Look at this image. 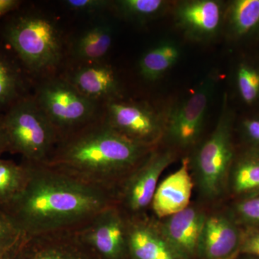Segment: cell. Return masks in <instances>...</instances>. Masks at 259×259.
<instances>
[{
  "label": "cell",
  "mask_w": 259,
  "mask_h": 259,
  "mask_svg": "<svg viewBox=\"0 0 259 259\" xmlns=\"http://www.w3.org/2000/svg\"><path fill=\"white\" fill-rule=\"evenodd\" d=\"M26 163L29 178L25 189L1 210L25 236L77 231L115 204L113 191L84 183L45 164Z\"/></svg>",
  "instance_id": "6da1fadb"
},
{
  "label": "cell",
  "mask_w": 259,
  "mask_h": 259,
  "mask_svg": "<svg viewBox=\"0 0 259 259\" xmlns=\"http://www.w3.org/2000/svg\"><path fill=\"white\" fill-rule=\"evenodd\" d=\"M153 148L131 141L96 120L59 140L44 164L114 192Z\"/></svg>",
  "instance_id": "7a4b0ae2"
},
{
  "label": "cell",
  "mask_w": 259,
  "mask_h": 259,
  "mask_svg": "<svg viewBox=\"0 0 259 259\" xmlns=\"http://www.w3.org/2000/svg\"><path fill=\"white\" fill-rule=\"evenodd\" d=\"M231 116L223 100L222 111L214 131L188 156L190 169L199 202L214 207L227 195V182L233 160Z\"/></svg>",
  "instance_id": "3957f363"
},
{
  "label": "cell",
  "mask_w": 259,
  "mask_h": 259,
  "mask_svg": "<svg viewBox=\"0 0 259 259\" xmlns=\"http://www.w3.org/2000/svg\"><path fill=\"white\" fill-rule=\"evenodd\" d=\"M3 36L24 69L40 74L55 69L62 57V40L55 22L44 15L18 13L3 29Z\"/></svg>",
  "instance_id": "277c9868"
},
{
  "label": "cell",
  "mask_w": 259,
  "mask_h": 259,
  "mask_svg": "<svg viewBox=\"0 0 259 259\" xmlns=\"http://www.w3.org/2000/svg\"><path fill=\"white\" fill-rule=\"evenodd\" d=\"M8 152L19 154L23 161L44 164L59 141L57 131L35 98L25 96L3 115Z\"/></svg>",
  "instance_id": "5b68a950"
},
{
  "label": "cell",
  "mask_w": 259,
  "mask_h": 259,
  "mask_svg": "<svg viewBox=\"0 0 259 259\" xmlns=\"http://www.w3.org/2000/svg\"><path fill=\"white\" fill-rule=\"evenodd\" d=\"M35 99L55 127L59 140L96 120V101L66 80H48L37 90Z\"/></svg>",
  "instance_id": "8992f818"
},
{
  "label": "cell",
  "mask_w": 259,
  "mask_h": 259,
  "mask_svg": "<svg viewBox=\"0 0 259 259\" xmlns=\"http://www.w3.org/2000/svg\"><path fill=\"white\" fill-rule=\"evenodd\" d=\"M176 159L177 151L172 148H153L116 187L115 205L128 218L148 214L162 173Z\"/></svg>",
  "instance_id": "52a82bcc"
},
{
  "label": "cell",
  "mask_w": 259,
  "mask_h": 259,
  "mask_svg": "<svg viewBox=\"0 0 259 259\" xmlns=\"http://www.w3.org/2000/svg\"><path fill=\"white\" fill-rule=\"evenodd\" d=\"M215 86V77L205 78L171 112L165 124L163 135L169 148L185 151L194 150L199 144Z\"/></svg>",
  "instance_id": "ba28073f"
},
{
  "label": "cell",
  "mask_w": 259,
  "mask_h": 259,
  "mask_svg": "<svg viewBox=\"0 0 259 259\" xmlns=\"http://www.w3.org/2000/svg\"><path fill=\"white\" fill-rule=\"evenodd\" d=\"M74 232L95 259H130L128 218L115 204Z\"/></svg>",
  "instance_id": "9c48e42d"
},
{
  "label": "cell",
  "mask_w": 259,
  "mask_h": 259,
  "mask_svg": "<svg viewBox=\"0 0 259 259\" xmlns=\"http://www.w3.org/2000/svg\"><path fill=\"white\" fill-rule=\"evenodd\" d=\"M243 231L229 209L209 207L197 245V259H236Z\"/></svg>",
  "instance_id": "30bf717a"
},
{
  "label": "cell",
  "mask_w": 259,
  "mask_h": 259,
  "mask_svg": "<svg viewBox=\"0 0 259 259\" xmlns=\"http://www.w3.org/2000/svg\"><path fill=\"white\" fill-rule=\"evenodd\" d=\"M103 121L124 137L148 147L157 146L164 135L165 124L143 105L109 102Z\"/></svg>",
  "instance_id": "8fae6325"
},
{
  "label": "cell",
  "mask_w": 259,
  "mask_h": 259,
  "mask_svg": "<svg viewBox=\"0 0 259 259\" xmlns=\"http://www.w3.org/2000/svg\"><path fill=\"white\" fill-rule=\"evenodd\" d=\"M209 207L192 202L185 209L156 219L162 234L184 259H197V245Z\"/></svg>",
  "instance_id": "7c38bea8"
},
{
  "label": "cell",
  "mask_w": 259,
  "mask_h": 259,
  "mask_svg": "<svg viewBox=\"0 0 259 259\" xmlns=\"http://www.w3.org/2000/svg\"><path fill=\"white\" fill-rule=\"evenodd\" d=\"M16 259L95 258L79 241L74 231H64L24 236Z\"/></svg>",
  "instance_id": "4fadbf2b"
},
{
  "label": "cell",
  "mask_w": 259,
  "mask_h": 259,
  "mask_svg": "<svg viewBox=\"0 0 259 259\" xmlns=\"http://www.w3.org/2000/svg\"><path fill=\"white\" fill-rule=\"evenodd\" d=\"M194 190L190 161L185 156L176 171L158 183L150 208L151 215L159 220L187 208L192 203Z\"/></svg>",
  "instance_id": "5bb4252c"
},
{
  "label": "cell",
  "mask_w": 259,
  "mask_h": 259,
  "mask_svg": "<svg viewBox=\"0 0 259 259\" xmlns=\"http://www.w3.org/2000/svg\"><path fill=\"white\" fill-rule=\"evenodd\" d=\"M130 259H184L162 234L150 213L128 218Z\"/></svg>",
  "instance_id": "9a60e30c"
},
{
  "label": "cell",
  "mask_w": 259,
  "mask_h": 259,
  "mask_svg": "<svg viewBox=\"0 0 259 259\" xmlns=\"http://www.w3.org/2000/svg\"><path fill=\"white\" fill-rule=\"evenodd\" d=\"M177 25L195 40H208L217 35L222 22V6L214 0L185 1L175 10Z\"/></svg>",
  "instance_id": "2e32d148"
},
{
  "label": "cell",
  "mask_w": 259,
  "mask_h": 259,
  "mask_svg": "<svg viewBox=\"0 0 259 259\" xmlns=\"http://www.w3.org/2000/svg\"><path fill=\"white\" fill-rule=\"evenodd\" d=\"M70 82L84 96L97 101L117 93L118 82L111 68L103 65L85 66L76 70Z\"/></svg>",
  "instance_id": "e0dca14e"
},
{
  "label": "cell",
  "mask_w": 259,
  "mask_h": 259,
  "mask_svg": "<svg viewBox=\"0 0 259 259\" xmlns=\"http://www.w3.org/2000/svg\"><path fill=\"white\" fill-rule=\"evenodd\" d=\"M23 69L15 56L0 47V111L25 96Z\"/></svg>",
  "instance_id": "ac0fdd59"
},
{
  "label": "cell",
  "mask_w": 259,
  "mask_h": 259,
  "mask_svg": "<svg viewBox=\"0 0 259 259\" xmlns=\"http://www.w3.org/2000/svg\"><path fill=\"white\" fill-rule=\"evenodd\" d=\"M259 192V152H251L238 161H233L227 194L244 197Z\"/></svg>",
  "instance_id": "d6986e66"
},
{
  "label": "cell",
  "mask_w": 259,
  "mask_h": 259,
  "mask_svg": "<svg viewBox=\"0 0 259 259\" xmlns=\"http://www.w3.org/2000/svg\"><path fill=\"white\" fill-rule=\"evenodd\" d=\"M180 56V49L175 42L168 40L160 42L141 58L140 73L145 79L156 81L176 64Z\"/></svg>",
  "instance_id": "ffe728a7"
},
{
  "label": "cell",
  "mask_w": 259,
  "mask_h": 259,
  "mask_svg": "<svg viewBox=\"0 0 259 259\" xmlns=\"http://www.w3.org/2000/svg\"><path fill=\"white\" fill-rule=\"evenodd\" d=\"M28 178L29 167L26 163H17L0 158V210L22 193Z\"/></svg>",
  "instance_id": "44dd1931"
},
{
  "label": "cell",
  "mask_w": 259,
  "mask_h": 259,
  "mask_svg": "<svg viewBox=\"0 0 259 259\" xmlns=\"http://www.w3.org/2000/svg\"><path fill=\"white\" fill-rule=\"evenodd\" d=\"M112 27L108 24H97L89 28L78 39L75 47L76 55L87 61H97L106 55L111 47Z\"/></svg>",
  "instance_id": "7402d4cb"
},
{
  "label": "cell",
  "mask_w": 259,
  "mask_h": 259,
  "mask_svg": "<svg viewBox=\"0 0 259 259\" xmlns=\"http://www.w3.org/2000/svg\"><path fill=\"white\" fill-rule=\"evenodd\" d=\"M230 28L236 35H244L259 24V0H238L232 3L228 14Z\"/></svg>",
  "instance_id": "603a6c76"
},
{
  "label": "cell",
  "mask_w": 259,
  "mask_h": 259,
  "mask_svg": "<svg viewBox=\"0 0 259 259\" xmlns=\"http://www.w3.org/2000/svg\"><path fill=\"white\" fill-rule=\"evenodd\" d=\"M119 12L125 18L145 20L154 18L164 9L162 0H121L116 2Z\"/></svg>",
  "instance_id": "cb8c5ba5"
},
{
  "label": "cell",
  "mask_w": 259,
  "mask_h": 259,
  "mask_svg": "<svg viewBox=\"0 0 259 259\" xmlns=\"http://www.w3.org/2000/svg\"><path fill=\"white\" fill-rule=\"evenodd\" d=\"M237 85L243 101L253 103L259 97V71L248 65H241L237 71Z\"/></svg>",
  "instance_id": "d4e9b609"
},
{
  "label": "cell",
  "mask_w": 259,
  "mask_h": 259,
  "mask_svg": "<svg viewBox=\"0 0 259 259\" xmlns=\"http://www.w3.org/2000/svg\"><path fill=\"white\" fill-rule=\"evenodd\" d=\"M233 217L252 226H259V192L242 197L229 209Z\"/></svg>",
  "instance_id": "484cf974"
},
{
  "label": "cell",
  "mask_w": 259,
  "mask_h": 259,
  "mask_svg": "<svg viewBox=\"0 0 259 259\" xmlns=\"http://www.w3.org/2000/svg\"><path fill=\"white\" fill-rule=\"evenodd\" d=\"M23 236L13 221L0 210V256L11 249Z\"/></svg>",
  "instance_id": "4316f807"
},
{
  "label": "cell",
  "mask_w": 259,
  "mask_h": 259,
  "mask_svg": "<svg viewBox=\"0 0 259 259\" xmlns=\"http://www.w3.org/2000/svg\"><path fill=\"white\" fill-rule=\"evenodd\" d=\"M64 3L68 8L74 11L93 13L106 8L110 2L105 0H67Z\"/></svg>",
  "instance_id": "83f0119b"
},
{
  "label": "cell",
  "mask_w": 259,
  "mask_h": 259,
  "mask_svg": "<svg viewBox=\"0 0 259 259\" xmlns=\"http://www.w3.org/2000/svg\"><path fill=\"white\" fill-rule=\"evenodd\" d=\"M259 257V230L243 232L240 255Z\"/></svg>",
  "instance_id": "f1b7e54d"
},
{
  "label": "cell",
  "mask_w": 259,
  "mask_h": 259,
  "mask_svg": "<svg viewBox=\"0 0 259 259\" xmlns=\"http://www.w3.org/2000/svg\"><path fill=\"white\" fill-rule=\"evenodd\" d=\"M243 130L247 138L259 148V119L253 118L245 121Z\"/></svg>",
  "instance_id": "f546056e"
},
{
  "label": "cell",
  "mask_w": 259,
  "mask_h": 259,
  "mask_svg": "<svg viewBox=\"0 0 259 259\" xmlns=\"http://www.w3.org/2000/svg\"><path fill=\"white\" fill-rule=\"evenodd\" d=\"M21 3L19 0H0V18L16 11Z\"/></svg>",
  "instance_id": "4dcf8cb0"
},
{
  "label": "cell",
  "mask_w": 259,
  "mask_h": 259,
  "mask_svg": "<svg viewBox=\"0 0 259 259\" xmlns=\"http://www.w3.org/2000/svg\"><path fill=\"white\" fill-rule=\"evenodd\" d=\"M8 151V143L3 122V115L0 113V158L3 153Z\"/></svg>",
  "instance_id": "1f68e13d"
},
{
  "label": "cell",
  "mask_w": 259,
  "mask_h": 259,
  "mask_svg": "<svg viewBox=\"0 0 259 259\" xmlns=\"http://www.w3.org/2000/svg\"><path fill=\"white\" fill-rule=\"evenodd\" d=\"M23 236L20 238V241H19L11 249L6 252L5 254L2 255L1 256H0V259H16L19 249H20V245H21L22 241H23Z\"/></svg>",
  "instance_id": "d6a6232c"
},
{
  "label": "cell",
  "mask_w": 259,
  "mask_h": 259,
  "mask_svg": "<svg viewBox=\"0 0 259 259\" xmlns=\"http://www.w3.org/2000/svg\"><path fill=\"white\" fill-rule=\"evenodd\" d=\"M236 259H259L258 256H255V255H240Z\"/></svg>",
  "instance_id": "836d02e7"
}]
</instances>
